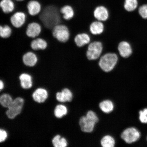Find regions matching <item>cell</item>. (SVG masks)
Segmentation results:
<instances>
[{"label":"cell","mask_w":147,"mask_h":147,"mask_svg":"<svg viewBox=\"0 0 147 147\" xmlns=\"http://www.w3.org/2000/svg\"><path fill=\"white\" fill-rule=\"evenodd\" d=\"M38 18L43 27L49 30L62 23L60 10L55 5L45 7L40 13Z\"/></svg>","instance_id":"cell-1"},{"label":"cell","mask_w":147,"mask_h":147,"mask_svg":"<svg viewBox=\"0 0 147 147\" xmlns=\"http://www.w3.org/2000/svg\"><path fill=\"white\" fill-rule=\"evenodd\" d=\"M118 60V57L116 54L108 53L101 57L98 65L103 71L105 72H109L114 69Z\"/></svg>","instance_id":"cell-2"},{"label":"cell","mask_w":147,"mask_h":147,"mask_svg":"<svg viewBox=\"0 0 147 147\" xmlns=\"http://www.w3.org/2000/svg\"><path fill=\"white\" fill-rule=\"evenodd\" d=\"M53 37L61 43H66L69 41L70 34L67 26L59 24L55 26L51 31Z\"/></svg>","instance_id":"cell-3"},{"label":"cell","mask_w":147,"mask_h":147,"mask_svg":"<svg viewBox=\"0 0 147 147\" xmlns=\"http://www.w3.org/2000/svg\"><path fill=\"white\" fill-rule=\"evenodd\" d=\"M102 50V44L100 42H93L88 45L86 56L89 60H96L100 57Z\"/></svg>","instance_id":"cell-4"},{"label":"cell","mask_w":147,"mask_h":147,"mask_svg":"<svg viewBox=\"0 0 147 147\" xmlns=\"http://www.w3.org/2000/svg\"><path fill=\"white\" fill-rule=\"evenodd\" d=\"M24 99L21 97L16 98L13 101L11 105L8 108L6 114L8 118L13 119L21 113L24 104Z\"/></svg>","instance_id":"cell-5"},{"label":"cell","mask_w":147,"mask_h":147,"mask_svg":"<svg viewBox=\"0 0 147 147\" xmlns=\"http://www.w3.org/2000/svg\"><path fill=\"white\" fill-rule=\"evenodd\" d=\"M141 133L137 128L134 127L126 129L121 134V138L127 144H132L140 138Z\"/></svg>","instance_id":"cell-6"},{"label":"cell","mask_w":147,"mask_h":147,"mask_svg":"<svg viewBox=\"0 0 147 147\" xmlns=\"http://www.w3.org/2000/svg\"><path fill=\"white\" fill-rule=\"evenodd\" d=\"M42 30V27L40 24L32 22L28 24L25 33L28 37L34 38L41 34Z\"/></svg>","instance_id":"cell-7"},{"label":"cell","mask_w":147,"mask_h":147,"mask_svg":"<svg viewBox=\"0 0 147 147\" xmlns=\"http://www.w3.org/2000/svg\"><path fill=\"white\" fill-rule=\"evenodd\" d=\"M11 24L15 28H21L26 22V16L25 13L18 11L15 13L10 18Z\"/></svg>","instance_id":"cell-8"},{"label":"cell","mask_w":147,"mask_h":147,"mask_svg":"<svg viewBox=\"0 0 147 147\" xmlns=\"http://www.w3.org/2000/svg\"><path fill=\"white\" fill-rule=\"evenodd\" d=\"M96 124L94 121L86 115L81 117L79 121L81 129L85 133H90L92 132Z\"/></svg>","instance_id":"cell-9"},{"label":"cell","mask_w":147,"mask_h":147,"mask_svg":"<svg viewBox=\"0 0 147 147\" xmlns=\"http://www.w3.org/2000/svg\"><path fill=\"white\" fill-rule=\"evenodd\" d=\"M22 59L24 65L29 67L35 66L38 61L37 55L30 51L25 53L22 57Z\"/></svg>","instance_id":"cell-10"},{"label":"cell","mask_w":147,"mask_h":147,"mask_svg":"<svg viewBox=\"0 0 147 147\" xmlns=\"http://www.w3.org/2000/svg\"><path fill=\"white\" fill-rule=\"evenodd\" d=\"M93 14L95 18L101 22L106 21L109 16L108 9L102 5L97 7L94 11Z\"/></svg>","instance_id":"cell-11"},{"label":"cell","mask_w":147,"mask_h":147,"mask_svg":"<svg viewBox=\"0 0 147 147\" xmlns=\"http://www.w3.org/2000/svg\"><path fill=\"white\" fill-rule=\"evenodd\" d=\"M118 50L121 56L124 58H127L131 56L133 53L132 47L128 42L123 41L119 43Z\"/></svg>","instance_id":"cell-12"},{"label":"cell","mask_w":147,"mask_h":147,"mask_svg":"<svg viewBox=\"0 0 147 147\" xmlns=\"http://www.w3.org/2000/svg\"><path fill=\"white\" fill-rule=\"evenodd\" d=\"M48 43L44 38H38L33 40L30 42V47L32 50L37 51L47 49Z\"/></svg>","instance_id":"cell-13"},{"label":"cell","mask_w":147,"mask_h":147,"mask_svg":"<svg viewBox=\"0 0 147 147\" xmlns=\"http://www.w3.org/2000/svg\"><path fill=\"white\" fill-rule=\"evenodd\" d=\"M27 7L28 13L32 16L38 15L42 10L41 4L39 2L35 0H32L29 1Z\"/></svg>","instance_id":"cell-14"},{"label":"cell","mask_w":147,"mask_h":147,"mask_svg":"<svg viewBox=\"0 0 147 147\" xmlns=\"http://www.w3.org/2000/svg\"><path fill=\"white\" fill-rule=\"evenodd\" d=\"M56 98L60 102H70L73 98V93L70 90L67 88L62 90L61 92L56 93Z\"/></svg>","instance_id":"cell-15"},{"label":"cell","mask_w":147,"mask_h":147,"mask_svg":"<svg viewBox=\"0 0 147 147\" xmlns=\"http://www.w3.org/2000/svg\"><path fill=\"white\" fill-rule=\"evenodd\" d=\"M48 94L47 90L43 88H38L32 94V97L35 102L39 103L45 102L47 98Z\"/></svg>","instance_id":"cell-16"},{"label":"cell","mask_w":147,"mask_h":147,"mask_svg":"<svg viewBox=\"0 0 147 147\" xmlns=\"http://www.w3.org/2000/svg\"><path fill=\"white\" fill-rule=\"evenodd\" d=\"M90 40V37L89 35L84 33L77 34L74 39L75 44L79 47H84L89 43Z\"/></svg>","instance_id":"cell-17"},{"label":"cell","mask_w":147,"mask_h":147,"mask_svg":"<svg viewBox=\"0 0 147 147\" xmlns=\"http://www.w3.org/2000/svg\"><path fill=\"white\" fill-rule=\"evenodd\" d=\"M20 84L24 89H29L32 86V78L30 74L26 73L22 74L19 76Z\"/></svg>","instance_id":"cell-18"},{"label":"cell","mask_w":147,"mask_h":147,"mask_svg":"<svg viewBox=\"0 0 147 147\" xmlns=\"http://www.w3.org/2000/svg\"><path fill=\"white\" fill-rule=\"evenodd\" d=\"M60 10L61 13L62 15V18L66 21L70 20L74 16V11L71 5H64Z\"/></svg>","instance_id":"cell-19"},{"label":"cell","mask_w":147,"mask_h":147,"mask_svg":"<svg viewBox=\"0 0 147 147\" xmlns=\"http://www.w3.org/2000/svg\"><path fill=\"white\" fill-rule=\"evenodd\" d=\"M104 26L102 22L97 21L93 22L90 26V30L93 35L100 34L103 32Z\"/></svg>","instance_id":"cell-20"},{"label":"cell","mask_w":147,"mask_h":147,"mask_svg":"<svg viewBox=\"0 0 147 147\" xmlns=\"http://www.w3.org/2000/svg\"><path fill=\"white\" fill-rule=\"evenodd\" d=\"M0 6L3 11L5 14L12 12L15 9V4L12 0H1Z\"/></svg>","instance_id":"cell-21"},{"label":"cell","mask_w":147,"mask_h":147,"mask_svg":"<svg viewBox=\"0 0 147 147\" xmlns=\"http://www.w3.org/2000/svg\"><path fill=\"white\" fill-rule=\"evenodd\" d=\"M99 107L102 112L105 113H109L114 109V104L111 100H103L99 104Z\"/></svg>","instance_id":"cell-22"},{"label":"cell","mask_w":147,"mask_h":147,"mask_svg":"<svg viewBox=\"0 0 147 147\" xmlns=\"http://www.w3.org/2000/svg\"><path fill=\"white\" fill-rule=\"evenodd\" d=\"M12 32L11 28L8 25H1L0 26V36L2 38L6 39L10 38Z\"/></svg>","instance_id":"cell-23"},{"label":"cell","mask_w":147,"mask_h":147,"mask_svg":"<svg viewBox=\"0 0 147 147\" xmlns=\"http://www.w3.org/2000/svg\"><path fill=\"white\" fill-rule=\"evenodd\" d=\"M115 144V139L111 136L106 135L101 140L100 144L103 147H114Z\"/></svg>","instance_id":"cell-24"},{"label":"cell","mask_w":147,"mask_h":147,"mask_svg":"<svg viewBox=\"0 0 147 147\" xmlns=\"http://www.w3.org/2000/svg\"><path fill=\"white\" fill-rule=\"evenodd\" d=\"M52 143L55 147H65L67 145L66 139L64 138H61L59 135H57L53 138Z\"/></svg>","instance_id":"cell-25"},{"label":"cell","mask_w":147,"mask_h":147,"mask_svg":"<svg viewBox=\"0 0 147 147\" xmlns=\"http://www.w3.org/2000/svg\"><path fill=\"white\" fill-rule=\"evenodd\" d=\"M138 4V0H125L124 8L127 11H133L137 8Z\"/></svg>","instance_id":"cell-26"},{"label":"cell","mask_w":147,"mask_h":147,"mask_svg":"<svg viewBox=\"0 0 147 147\" xmlns=\"http://www.w3.org/2000/svg\"><path fill=\"white\" fill-rule=\"evenodd\" d=\"M67 108L65 106L62 105H58L55 108L54 115L55 117L57 118H61L64 116L67 115Z\"/></svg>","instance_id":"cell-27"},{"label":"cell","mask_w":147,"mask_h":147,"mask_svg":"<svg viewBox=\"0 0 147 147\" xmlns=\"http://www.w3.org/2000/svg\"><path fill=\"white\" fill-rule=\"evenodd\" d=\"M13 100L12 97L8 94H3L0 97V103L2 106L5 108H8L12 104Z\"/></svg>","instance_id":"cell-28"},{"label":"cell","mask_w":147,"mask_h":147,"mask_svg":"<svg viewBox=\"0 0 147 147\" xmlns=\"http://www.w3.org/2000/svg\"><path fill=\"white\" fill-rule=\"evenodd\" d=\"M139 119L142 123H147V108H144L139 112Z\"/></svg>","instance_id":"cell-29"},{"label":"cell","mask_w":147,"mask_h":147,"mask_svg":"<svg viewBox=\"0 0 147 147\" xmlns=\"http://www.w3.org/2000/svg\"><path fill=\"white\" fill-rule=\"evenodd\" d=\"M139 13L143 19H147V4L143 5L139 7Z\"/></svg>","instance_id":"cell-30"},{"label":"cell","mask_w":147,"mask_h":147,"mask_svg":"<svg viewBox=\"0 0 147 147\" xmlns=\"http://www.w3.org/2000/svg\"><path fill=\"white\" fill-rule=\"evenodd\" d=\"M86 116L88 118L93 120L97 124L99 121V119L98 116L94 111L90 110L88 111L86 115Z\"/></svg>","instance_id":"cell-31"},{"label":"cell","mask_w":147,"mask_h":147,"mask_svg":"<svg viewBox=\"0 0 147 147\" xmlns=\"http://www.w3.org/2000/svg\"><path fill=\"white\" fill-rule=\"evenodd\" d=\"M7 137V134L6 131L1 129L0 130V142H3L6 140Z\"/></svg>","instance_id":"cell-32"},{"label":"cell","mask_w":147,"mask_h":147,"mask_svg":"<svg viewBox=\"0 0 147 147\" xmlns=\"http://www.w3.org/2000/svg\"><path fill=\"white\" fill-rule=\"evenodd\" d=\"M0 89L1 90L3 89V87H4V84H3V82L1 80L0 81Z\"/></svg>","instance_id":"cell-33"},{"label":"cell","mask_w":147,"mask_h":147,"mask_svg":"<svg viewBox=\"0 0 147 147\" xmlns=\"http://www.w3.org/2000/svg\"><path fill=\"white\" fill-rule=\"evenodd\" d=\"M16 1H24V0H16Z\"/></svg>","instance_id":"cell-34"}]
</instances>
